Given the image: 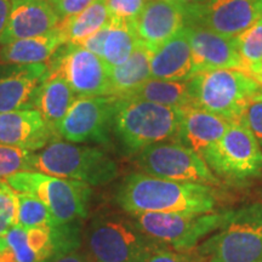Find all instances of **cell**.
I'll return each mask as SVG.
<instances>
[{
  "instance_id": "1",
  "label": "cell",
  "mask_w": 262,
  "mask_h": 262,
  "mask_svg": "<svg viewBox=\"0 0 262 262\" xmlns=\"http://www.w3.org/2000/svg\"><path fill=\"white\" fill-rule=\"evenodd\" d=\"M114 201L125 214H208L215 210L214 187L201 183L171 181L145 172L126 175L116 189Z\"/></svg>"
},
{
  "instance_id": "2",
  "label": "cell",
  "mask_w": 262,
  "mask_h": 262,
  "mask_svg": "<svg viewBox=\"0 0 262 262\" xmlns=\"http://www.w3.org/2000/svg\"><path fill=\"white\" fill-rule=\"evenodd\" d=\"M182 110L163 104L116 98L112 114V135L126 156H136L150 145L175 141Z\"/></svg>"
},
{
  "instance_id": "3",
  "label": "cell",
  "mask_w": 262,
  "mask_h": 262,
  "mask_svg": "<svg viewBox=\"0 0 262 262\" xmlns=\"http://www.w3.org/2000/svg\"><path fill=\"white\" fill-rule=\"evenodd\" d=\"M84 241L95 262H145L157 251L169 249L143 233L129 215L113 211L95 215Z\"/></svg>"
},
{
  "instance_id": "4",
  "label": "cell",
  "mask_w": 262,
  "mask_h": 262,
  "mask_svg": "<svg viewBox=\"0 0 262 262\" xmlns=\"http://www.w3.org/2000/svg\"><path fill=\"white\" fill-rule=\"evenodd\" d=\"M32 171L102 186L118 176V164L102 149L55 141L33 155Z\"/></svg>"
},
{
  "instance_id": "5",
  "label": "cell",
  "mask_w": 262,
  "mask_h": 262,
  "mask_svg": "<svg viewBox=\"0 0 262 262\" xmlns=\"http://www.w3.org/2000/svg\"><path fill=\"white\" fill-rule=\"evenodd\" d=\"M188 85L194 107L229 122L241 120L248 104L262 91L251 75L234 68L199 72Z\"/></svg>"
},
{
  "instance_id": "6",
  "label": "cell",
  "mask_w": 262,
  "mask_h": 262,
  "mask_svg": "<svg viewBox=\"0 0 262 262\" xmlns=\"http://www.w3.org/2000/svg\"><path fill=\"white\" fill-rule=\"evenodd\" d=\"M195 251L204 262H262V202L232 210L227 222Z\"/></svg>"
},
{
  "instance_id": "7",
  "label": "cell",
  "mask_w": 262,
  "mask_h": 262,
  "mask_svg": "<svg viewBox=\"0 0 262 262\" xmlns=\"http://www.w3.org/2000/svg\"><path fill=\"white\" fill-rule=\"evenodd\" d=\"M4 181L15 192L31 194L44 203L54 225L84 220L89 215L93 191L84 182L55 178L39 171H19Z\"/></svg>"
},
{
  "instance_id": "8",
  "label": "cell",
  "mask_w": 262,
  "mask_h": 262,
  "mask_svg": "<svg viewBox=\"0 0 262 262\" xmlns=\"http://www.w3.org/2000/svg\"><path fill=\"white\" fill-rule=\"evenodd\" d=\"M202 158L219 180L244 185L262 178V148L247 124L232 122Z\"/></svg>"
},
{
  "instance_id": "9",
  "label": "cell",
  "mask_w": 262,
  "mask_h": 262,
  "mask_svg": "<svg viewBox=\"0 0 262 262\" xmlns=\"http://www.w3.org/2000/svg\"><path fill=\"white\" fill-rule=\"evenodd\" d=\"M232 210L208 214H162L142 212L129 215L146 235L171 250H194L199 242L224 226Z\"/></svg>"
},
{
  "instance_id": "10",
  "label": "cell",
  "mask_w": 262,
  "mask_h": 262,
  "mask_svg": "<svg viewBox=\"0 0 262 262\" xmlns=\"http://www.w3.org/2000/svg\"><path fill=\"white\" fill-rule=\"evenodd\" d=\"M54 77L67 81L78 97L110 96V67L79 44L66 42L52 55L44 79Z\"/></svg>"
},
{
  "instance_id": "11",
  "label": "cell",
  "mask_w": 262,
  "mask_h": 262,
  "mask_svg": "<svg viewBox=\"0 0 262 262\" xmlns=\"http://www.w3.org/2000/svg\"><path fill=\"white\" fill-rule=\"evenodd\" d=\"M135 163L141 172L156 178L211 187L221 183L201 156L175 141L146 147L137 153Z\"/></svg>"
},
{
  "instance_id": "12",
  "label": "cell",
  "mask_w": 262,
  "mask_h": 262,
  "mask_svg": "<svg viewBox=\"0 0 262 262\" xmlns=\"http://www.w3.org/2000/svg\"><path fill=\"white\" fill-rule=\"evenodd\" d=\"M116 97H78L58 125L60 139L72 143L112 142V114Z\"/></svg>"
},
{
  "instance_id": "13",
  "label": "cell",
  "mask_w": 262,
  "mask_h": 262,
  "mask_svg": "<svg viewBox=\"0 0 262 262\" xmlns=\"http://www.w3.org/2000/svg\"><path fill=\"white\" fill-rule=\"evenodd\" d=\"M186 24L234 38L262 18L261 0H204L185 4Z\"/></svg>"
},
{
  "instance_id": "14",
  "label": "cell",
  "mask_w": 262,
  "mask_h": 262,
  "mask_svg": "<svg viewBox=\"0 0 262 262\" xmlns=\"http://www.w3.org/2000/svg\"><path fill=\"white\" fill-rule=\"evenodd\" d=\"M185 29L191 45L194 74L222 68L241 70L242 60L234 38L193 24H186Z\"/></svg>"
},
{
  "instance_id": "15",
  "label": "cell",
  "mask_w": 262,
  "mask_h": 262,
  "mask_svg": "<svg viewBox=\"0 0 262 262\" xmlns=\"http://www.w3.org/2000/svg\"><path fill=\"white\" fill-rule=\"evenodd\" d=\"M186 25L185 4L180 0H148L135 21L139 40L153 51Z\"/></svg>"
},
{
  "instance_id": "16",
  "label": "cell",
  "mask_w": 262,
  "mask_h": 262,
  "mask_svg": "<svg viewBox=\"0 0 262 262\" xmlns=\"http://www.w3.org/2000/svg\"><path fill=\"white\" fill-rule=\"evenodd\" d=\"M47 63H0V113L33 110L34 97L44 79Z\"/></svg>"
},
{
  "instance_id": "17",
  "label": "cell",
  "mask_w": 262,
  "mask_h": 262,
  "mask_svg": "<svg viewBox=\"0 0 262 262\" xmlns=\"http://www.w3.org/2000/svg\"><path fill=\"white\" fill-rule=\"evenodd\" d=\"M55 141H60V137L38 111L19 110L0 113V143L35 152Z\"/></svg>"
},
{
  "instance_id": "18",
  "label": "cell",
  "mask_w": 262,
  "mask_h": 262,
  "mask_svg": "<svg viewBox=\"0 0 262 262\" xmlns=\"http://www.w3.org/2000/svg\"><path fill=\"white\" fill-rule=\"evenodd\" d=\"M57 25L58 18L48 0H11L8 24L0 35V45L42 35Z\"/></svg>"
},
{
  "instance_id": "19",
  "label": "cell",
  "mask_w": 262,
  "mask_h": 262,
  "mask_svg": "<svg viewBox=\"0 0 262 262\" xmlns=\"http://www.w3.org/2000/svg\"><path fill=\"white\" fill-rule=\"evenodd\" d=\"M232 122L198 107L182 110V118L175 142L203 156L224 136Z\"/></svg>"
},
{
  "instance_id": "20",
  "label": "cell",
  "mask_w": 262,
  "mask_h": 262,
  "mask_svg": "<svg viewBox=\"0 0 262 262\" xmlns=\"http://www.w3.org/2000/svg\"><path fill=\"white\" fill-rule=\"evenodd\" d=\"M194 75L192 50L185 27L153 51L150 77L155 79L185 81Z\"/></svg>"
},
{
  "instance_id": "21",
  "label": "cell",
  "mask_w": 262,
  "mask_h": 262,
  "mask_svg": "<svg viewBox=\"0 0 262 262\" xmlns=\"http://www.w3.org/2000/svg\"><path fill=\"white\" fill-rule=\"evenodd\" d=\"M66 39L57 27L34 38H26L2 45L0 63L34 64L44 63L62 45Z\"/></svg>"
},
{
  "instance_id": "22",
  "label": "cell",
  "mask_w": 262,
  "mask_h": 262,
  "mask_svg": "<svg viewBox=\"0 0 262 262\" xmlns=\"http://www.w3.org/2000/svg\"><path fill=\"white\" fill-rule=\"evenodd\" d=\"M77 98L71 85L64 79L57 77L47 78L35 93L33 110L40 113L42 119L58 136V125Z\"/></svg>"
},
{
  "instance_id": "23",
  "label": "cell",
  "mask_w": 262,
  "mask_h": 262,
  "mask_svg": "<svg viewBox=\"0 0 262 262\" xmlns=\"http://www.w3.org/2000/svg\"><path fill=\"white\" fill-rule=\"evenodd\" d=\"M153 50L139 41L124 63L110 68V96L124 98L150 79V58Z\"/></svg>"
},
{
  "instance_id": "24",
  "label": "cell",
  "mask_w": 262,
  "mask_h": 262,
  "mask_svg": "<svg viewBox=\"0 0 262 262\" xmlns=\"http://www.w3.org/2000/svg\"><path fill=\"white\" fill-rule=\"evenodd\" d=\"M124 98L148 101V102L180 108V110L194 107L188 80L170 81L150 78Z\"/></svg>"
},
{
  "instance_id": "25",
  "label": "cell",
  "mask_w": 262,
  "mask_h": 262,
  "mask_svg": "<svg viewBox=\"0 0 262 262\" xmlns=\"http://www.w3.org/2000/svg\"><path fill=\"white\" fill-rule=\"evenodd\" d=\"M134 22L111 17L103 44L102 60L110 68L125 62L139 44Z\"/></svg>"
},
{
  "instance_id": "26",
  "label": "cell",
  "mask_w": 262,
  "mask_h": 262,
  "mask_svg": "<svg viewBox=\"0 0 262 262\" xmlns=\"http://www.w3.org/2000/svg\"><path fill=\"white\" fill-rule=\"evenodd\" d=\"M110 19L111 15L104 0H96L80 14L58 22L57 28L63 34L66 42L78 44L102 29Z\"/></svg>"
},
{
  "instance_id": "27",
  "label": "cell",
  "mask_w": 262,
  "mask_h": 262,
  "mask_svg": "<svg viewBox=\"0 0 262 262\" xmlns=\"http://www.w3.org/2000/svg\"><path fill=\"white\" fill-rule=\"evenodd\" d=\"M234 39L242 60L241 71L251 75L262 63V18Z\"/></svg>"
},
{
  "instance_id": "28",
  "label": "cell",
  "mask_w": 262,
  "mask_h": 262,
  "mask_svg": "<svg viewBox=\"0 0 262 262\" xmlns=\"http://www.w3.org/2000/svg\"><path fill=\"white\" fill-rule=\"evenodd\" d=\"M17 225L21 227L29 229L54 225L47 205L38 198L26 193H17Z\"/></svg>"
},
{
  "instance_id": "29",
  "label": "cell",
  "mask_w": 262,
  "mask_h": 262,
  "mask_svg": "<svg viewBox=\"0 0 262 262\" xmlns=\"http://www.w3.org/2000/svg\"><path fill=\"white\" fill-rule=\"evenodd\" d=\"M34 152L0 143V180L19 171H32Z\"/></svg>"
},
{
  "instance_id": "30",
  "label": "cell",
  "mask_w": 262,
  "mask_h": 262,
  "mask_svg": "<svg viewBox=\"0 0 262 262\" xmlns=\"http://www.w3.org/2000/svg\"><path fill=\"white\" fill-rule=\"evenodd\" d=\"M17 193L0 180V238H5L8 232L17 225Z\"/></svg>"
},
{
  "instance_id": "31",
  "label": "cell",
  "mask_w": 262,
  "mask_h": 262,
  "mask_svg": "<svg viewBox=\"0 0 262 262\" xmlns=\"http://www.w3.org/2000/svg\"><path fill=\"white\" fill-rule=\"evenodd\" d=\"M27 239L29 247L37 255L39 261H56V254H55L54 244H52L50 226H41V227L27 229Z\"/></svg>"
},
{
  "instance_id": "32",
  "label": "cell",
  "mask_w": 262,
  "mask_h": 262,
  "mask_svg": "<svg viewBox=\"0 0 262 262\" xmlns=\"http://www.w3.org/2000/svg\"><path fill=\"white\" fill-rule=\"evenodd\" d=\"M5 241L8 247L14 253L17 262H40L34 251L29 247L27 229L21 227L19 225H15L5 235Z\"/></svg>"
},
{
  "instance_id": "33",
  "label": "cell",
  "mask_w": 262,
  "mask_h": 262,
  "mask_svg": "<svg viewBox=\"0 0 262 262\" xmlns=\"http://www.w3.org/2000/svg\"><path fill=\"white\" fill-rule=\"evenodd\" d=\"M148 0H104L111 17L134 22Z\"/></svg>"
},
{
  "instance_id": "34",
  "label": "cell",
  "mask_w": 262,
  "mask_h": 262,
  "mask_svg": "<svg viewBox=\"0 0 262 262\" xmlns=\"http://www.w3.org/2000/svg\"><path fill=\"white\" fill-rule=\"evenodd\" d=\"M55 15L57 16L58 22L73 17L88 9L96 0H48Z\"/></svg>"
},
{
  "instance_id": "35",
  "label": "cell",
  "mask_w": 262,
  "mask_h": 262,
  "mask_svg": "<svg viewBox=\"0 0 262 262\" xmlns=\"http://www.w3.org/2000/svg\"><path fill=\"white\" fill-rule=\"evenodd\" d=\"M241 120L247 124L262 148V101H251L245 108Z\"/></svg>"
},
{
  "instance_id": "36",
  "label": "cell",
  "mask_w": 262,
  "mask_h": 262,
  "mask_svg": "<svg viewBox=\"0 0 262 262\" xmlns=\"http://www.w3.org/2000/svg\"><path fill=\"white\" fill-rule=\"evenodd\" d=\"M145 262H204V260L195 250L176 251L171 249H162Z\"/></svg>"
},
{
  "instance_id": "37",
  "label": "cell",
  "mask_w": 262,
  "mask_h": 262,
  "mask_svg": "<svg viewBox=\"0 0 262 262\" xmlns=\"http://www.w3.org/2000/svg\"><path fill=\"white\" fill-rule=\"evenodd\" d=\"M107 26L108 24L104 26L102 29L95 33V34L90 35L89 38L84 39L83 41L78 42L80 47H83L86 50H89L93 52V54L97 55L98 57L102 58V52H103V44H104V39H106V34H107Z\"/></svg>"
},
{
  "instance_id": "38",
  "label": "cell",
  "mask_w": 262,
  "mask_h": 262,
  "mask_svg": "<svg viewBox=\"0 0 262 262\" xmlns=\"http://www.w3.org/2000/svg\"><path fill=\"white\" fill-rule=\"evenodd\" d=\"M10 10H11V0H0V35L3 34L8 24Z\"/></svg>"
},
{
  "instance_id": "39",
  "label": "cell",
  "mask_w": 262,
  "mask_h": 262,
  "mask_svg": "<svg viewBox=\"0 0 262 262\" xmlns=\"http://www.w3.org/2000/svg\"><path fill=\"white\" fill-rule=\"evenodd\" d=\"M55 262H88V261H86V257H85L84 255L74 251V253L63 255V256L58 257Z\"/></svg>"
},
{
  "instance_id": "40",
  "label": "cell",
  "mask_w": 262,
  "mask_h": 262,
  "mask_svg": "<svg viewBox=\"0 0 262 262\" xmlns=\"http://www.w3.org/2000/svg\"><path fill=\"white\" fill-rule=\"evenodd\" d=\"M251 77H253L258 84H260V85L262 84V63L258 66L256 70L254 71V73L251 74Z\"/></svg>"
},
{
  "instance_id": "41",
  "label": "cell",
  "mask_w": 262,
  "mask_h": 262,
  "mask_svg": "<svg viewBox=\"0 0 262 262\" xmlns=\"http://www.w3.org/2000/svg\"><path fill=\"white\" fill-rule=\"evenodd\" d=\"M183 4H196V3H202L204 0H180Z\"/></svg>"
},
{
  "instance_id": "42",
  "label": "cell",
  "mask_w": 262,
  "mask_h": 262,
  "mask_svg": "<svg viewBox=\"0 0 262 262\" xmlns=\"http://www.w3.org/2000/svg\"><path fill=\"white\" fill-rule=\"evenodd\" d=\"M5 248H8V244H6L5 238H0V250H2V249H5Z\"/></svg>"
},
{
  "instance_id": "43",
  "label": "cell",
  "mask_w": 262,
  "mask_h": 262,
  "mask_svg": "<svg viewBox=\"0 0 262 262\" xmlns=\"http://www.w3.org/2000/svg\"><path fill=\"white\" fill-rule=\"evenodd\" d=\"M261 86H262V84H261ZM254 100H257V101H262V91H261V93H260V94H258V95H257V96H256V97H255V98H254Z\"/></svg>"
},
{
  "instance_id": "44",
  "label": "cell",
  "mask_w": 262,
  "mask_h": 262,
  "mask_svg": "<svg viewBox=\"0 0 262 262\" xmlns=\"http://www.w3.org/2000/svg\"><path fill=\"white\" fill-rule=\"evenodd\" d=\"M261 5H262V0H261Z\"/></svg>"
}]
</instances>
